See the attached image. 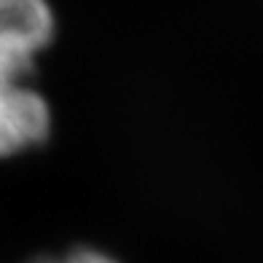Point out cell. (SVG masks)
<instances>
[{"label":"cell","instance_id":"obj_3","mask_svg":"<svg viewBox=\"0 0 263 263\" xmlns=\"http://www.w3.org/2000/svg\"><path fill=\"white\" fill-rule=\"evenodd\" d=\"M32 263H118L110 255L97 253V250H86V247H78V250H70L65 255H54V258H41V260H32Z\"/></svg>","mask_w":263,"mask_h":263},{"label":"cell","instance_id":"obj_1","mask_svg":"<svg viewBox=\"0 0 263 263\" xmlns=\"http://www.w3.org/2000/svg\"><path fill=\"white\" fill-rule=\"evenodd\" d=\"M57 19L46 0H0V76L25 81L54 41Z\"/></svg>","mask_w":263,"mask_h":263},{"label":"cell","instance_id":"obj_2","mask_svg":"<svg viewBox=\"0 0 263 263\" xmlns=\"http://www.w3.org/2000/svg\"><path fill=\"white\" fill-rule=\"evenodd\" d=\"M51 135L49 102L25 81L0 76V156H16L43 145Z\"/></svg>","mask_w":263,"mask_h":263}]
</instances>
